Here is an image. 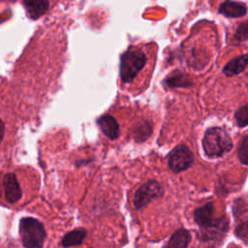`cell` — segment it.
<instances>
[{
    "instance_id": "cell-1",
    "label": "cell",
    "mask_w": 248,
    "mask_h": 248,
    "mask_svg": "<svg viewBox=\"0 0 248 248\" xmlns=\"http://www.w3.org/2000/svg\"><path fill=\"white\" fill-rule=\"evenodd\" d=\"M18 232L25 248H43L46 237L44 224L34 217H22L18 224Z\"/></svg>"
},
{
    "instance_id": "cell-2",
    "label": "cell",
    "mask_w": 248,
    "mask_h": 248,
    "mask_svg": "<svg viewBox=\"0 0 248 248\" xmlns=\"http://www.w3.org/2000/svg\"><path fill=\"white\" fill-rule=\"evenodd\" d=\"M202 145L207 156L220 157L232 148V141L224 129L214 127L206 131Z\"/></svg>"
},
{
    "instance_id": "cell-3",
    "label": "cell",
    "mask_w": 248,
    "mask_h": 248,
    "mask_svg": "<svg viewBox=\"0 0 248 248\" xmlns=\"http://www.w3.org/2000/svg\"><path fill=\"white\" fill-rule=\"evenodd\" d=\"M146 64L144 53L134 46L129 47L121 56L120 60V78L124 82L132 81L139 72Z\"/></svg>"
},
{
    "instance_id": "cell-4",
    "label": "cell",
    "mask_w": 248,
    "mask_h": 248,
    "mask_svg": "<svg viewBox=\"0 0 248 248\" xmlns=\"http://www.w3.org/2000/svg\"><path fill=\"white\" fill-rule=\"evenodd\" d=\"M163 194V189L161 185L155 181L150 180L143 185H141L135 194L134 202L138 209H140L147 205L152 200L160 197Z\"/></svg>"
},
{
    "instance_id": "cell-5",
    "label": "cell",
    "mask_w": 248,
    "mask_h": 248,
    "mask_svg": "<svg viewBox=\"0 0 248 248\" xmlns=\"http://www.w3.org/2000/svg\"><path fill=\"white\" fill-rule=\"evenodd\" d=\"M194 161L191 150L186 145H178L170 154L169 167L174 172H180L188 169Z\"/></svg>"
},
{
    "instance_id": "cell-6",
    "label": "cell",
    "mask_w": 248,
    "mask_h": 248,
    "mask_svg": "<svg viewBox=\"0 0 248 248\" xmlns=\"http://www.w3.org/2000/svg\"><path fill=\"white\" fill-rule=\"evenodd\" d=\"M228 230V222L225 218L214 219L209 225L201 228L202 241L219 242Z\"/></svg>"
},
{
    "instance_id": "cell-7",
    "label": "cell",
    "mask_w": 248,
    "mask_h": 248,
    "mask_svg": "<svg viewBox=\"0 0 248 248\" xmlns=\"http://www.w3.org/2000/svg\"><path fill=\"white\" fill-rule=\"evenodd\" d=\"M4 195L7 202L14 204L22 197V190L18 179L14 172H8L3 177Z\"/></svg>"
},
{
    "instance_id": "cell-8",
    "label": "cell",
    "mask_w": 248,
    "mask_h": 248,
    "mask_svg": "<svg viewBox=\"0 0 248 248\" xmlns=\"http://www.w3.org/2000/svg\"><path fill=\"white\" fill-rule=\"evenodd\" d=\"M247 12V7L241 2L225 1L219 8V13L227 17H240Z\"/></svg>"
},
{
    "instance_id": "cell-9",
    "label": "cell",
    "mask_w": 248,
    "mask_h": 248,
    "mask_svg": "<svg viewBox=\"0 0 248 248\" xmlns=\"http://www.w3.org/2000/svg\"><path fill=\"white\" fill-rule=\"evenodd\" d=\"M102 132L110 140L117 139L119 135V126L116 120L110 115H104L98 120Z\"/></svg>"
},
{
    "instance_id": "cell-10",
    "label": "cell",
    "mask_w": 248,
    "mask_h": 248,
    "mask_svg": "<svg viewBox=\"0 0 248 248\" xmlns=\"http://www.w3.org/2000/svg\"><path fill=\"white\" fill-rule=\"evenodd\" d=\"M195 221L201 227H205L209 225L214 220V205L212 202H209L198 209H196Z\"/></svg>"
},
{
    "instance_id": "cell-11",
    "label": "cell",
    "mask_w": 248,
    "mask_h": 248,
    "mask_svg": "<svg viewBox=\"0 0 248 248\" xmlns=\"http://www.w3.org/2000/svg\"><path fill=\"white\" fill-rule=\"evenodd\" d=\"M86 236V231L84 229H75L63 235L61 238V245L64 248L78 246L82 243L84 237Z\"/></svg>"
},
{
    "instance_id": "cell-12",
    "label": "cell",
    "mask_w": 248,
    "mask_h": 248,
    "mask_svg": "<svg viewBox=\"0 0 248 248\" xmlns=\"http://www.w3.org/2000/svg\"><path fill=\"white\" fill-rule=\"evenodd\" d=\"M248 65V54L239 55L226 64L223 73L226 76H233L242 72Z\"/></svg>"
},
{
    "instance_id": "cell-13",
    "label": "cell",
    "mask_w": 248,
    "mask_h": 248,
    "mask_svg": "<svg viewBox=\"0 0 248 248\" xmlns=\"http://www.w3.org/2000/svg\"><path fill=\"white\" fill-rule=\"evenodd\" d=\"M23 3L26 12L33 18L42 16L49 8L48 0H24Z\"/></svg>"
},
{
    "instance_id": "cell-14",
    "label": "cell",
    "mask_w": 248,
    "mask_h": 248,
    "mask_svg": "<svg viewBox=\"0 0 248 248\" xmlns=\"http://www.w3.org/2000/svg\"><path fill=\"white\" fill-rule=\"evenodd\" d=\"M191 239L190 233L187 230L180 229L176 231L170 237L167 248H186Z\"/></svg>"
},
{
    "instance_id": "cell-15",
    "label": "cell",
    "mask_w": 248,
    "mask_h": 248,
    "mask_svg": "<svg viewBox=\"0 0 248 248\" xmlns=\"http://www.w3.org/2000/svg\"><path fill=\"white\" fill-rule=\"evenodd\" d=\"M166 84L170 87H188L192 84L191 78L184 73L174 72L172 75L166 79Z\"/></svg>"
},
{
    "instance_id": "cell-16",
    "label": "cell",
    "mask_w": 248,
    "mask_h": 248,
    "mask_svg": "<svg viewBox=\"0 0 248 248\" xmlns=\"http://www.w3.org/2000/svg\"><path fill=\"white\" fill-rule=\"evenodd\" d=\"M134 132H135L134 134H135V138L137 139V140H144L151 134L152 128L148 122L143 121V122L139 123L138 125H136Z\"/></svg>"
},
{
    "instance_id": "cell-17",
    "label": "cell",
    "mask_w": 248,
    "mask_h": 248,
    "mask_svg": "<svg viewBox=\"0 0 248 248\" xmlns=\"http://www.w3.org/2000/svg\"><path fill=\"white\" fill-rule=\"evenodd\" d=\"M235 120L239 127L248 125V105H245L236 110Z\"/></svg>"
},
{
    "instance_id": "cell-18",
    "label": "cell",
    "mask_w": 248,
    "mask_h": 248,
    "mask_svg": "<svg viewBox=\"0 0 248 248\" xmlns=\"http://www.w3.org/2000/svg\"><path fill=\"white\" fill-rule=\"evenodd\" d=\"M234 39L236 42H243L248 39V20L245 22H242L238 25L235 33H234Z\"/></svg>"
},
{
    "instance_id": "cell-19",
    "label": "cell",
    "mask_w": 248,
    "mask_h": 248,
    "mask_svg": "<svg viewBox=\"0 0 248 248\" xmlns=\"http://www.w3.org/2000/svg\"><path fill=\"white\" fill-rule=\"evenodd\" d=\"M238 158L242 164L248 165V136L241 140L238 148Z\"/></svg>"
}]
</instances>
